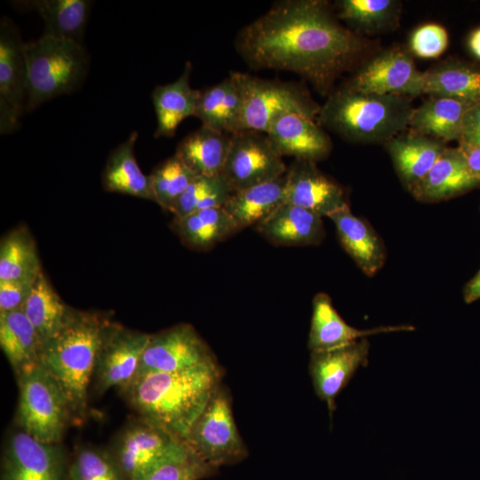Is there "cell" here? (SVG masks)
<instances>
[{"label":"cell","instance_id":"obj_4","mask_svg":"<svg viewBox=\"0 0 480 480\" xmlns=\"http://www.w3.org/2000/svg\"><path fill=\"white\" fill-rule=\"evenodd\" d=\"M411 97L363 92L345 84L328 95L317 122L355 143H386L409 126Z\"/></svg>","mask_w":480,"mask_h":480},{"label":"cell","instance_id":"obj_2","mask_svg":"<svg viewBox=\"0 0 480 480\" xmlns=\"http://www.w3.org/2000/svg\"><path fill=\"white\" fill-rule=\"evenodd\" d=\"M221 375L217 362L212 361L176 372L146 373L120 390L140 419L184 442L220 385Z\"/></svg>","mask_w":480,"mask_h":480},{"label":"cell","instance_id":"obj_37","mask_svg":"<svg viewBox=\"0 0 480 480\" xmlns=\"http://www.w3.org/2000/svg\"><path fill=\"white\" fill-rule=\"evenodd\" d=\"M215 469L183 443L137 480H200Z\"/></svg>","mask_w":480,"mask_h":480},{"label":"cell","instance_id":"obj_27","mask_svg":"<svg viewBox=\"0 0 480 480\" xmlns=\"http://www.w3.org/2000/svg\"><path fill=\"white\" fill-rule=\"evenodd\" d=\"M231 134L202 125L177 146L175 156L199 176L220 175L228 153Z\"/></svg>","mask_w":480,"mask_h":480},{"label":"cell","instance_id":"obj_34","mask_svg":"<svg viewBox=\"0 0 480 480\" xmlns=\"http://www.w3.org/2000/svg\"><path fill=\"white\" fill-rule=\"evenodd\" d=\"M21 308L43 345L61 329L71 311V308L61 300L43 272L34 282Z\"/></svg>","mask_w":480,"mask_h":480},{"label":"cell","instance_id":"obj_13","mask_svg":"<svg viewBox=\"0 0 480 480\" xmlns=\"http://www.w3.org/2000/svg\"><path fill=\"white\" fill-rule=\"evenodd\" d=\"M184 442L141 419L117 435L109 452L128 480H137Z\"/></svg>","mask_w":480,"mask_h":480},{"label":"cell","instance_id":"obj_5","mask_svg":"<svg viewBox=\"0 0 480 480\" xmlns=\"http://www.w3.org/2000/svg\"><path fill=\"white\" fill-rule=\"evenodd\" d=\"M26 110L74 92L88 70V55L82 43L43 35L26 43Z\"/></svg>","mask_w":480,"mask_h":480},{"label":"cell","instance_id":"obj_45","mask_svg":"<svg viewBox=\"0 0 480 480\" xmlns=\"http://www.w3.org/2000/svg\"><path fill=\"white\" fill-rule=\"evenodd\" d=\"M463 299L468 304L480 300V269L464 286Z\"/></svg>","mask_w":480,"mask_h":480},{"label":"cell","instance_id":"obj_21","mask_svg":"<svg viewBox=\"0 0 480 480\" xmlns=\"http://www.w3.org/2000/svg\"><path fill=\"white\" fill-rule=\"evenodd\" d=\"M412 325L380 326L359 330L348 324L334 308L332 299L324 292L317 293L312 301V317L308 346L312 351L332 349L367 336L398 331H412Z\"/></svg>","mask_w":480,"mask_h":480},{"label":"cell","instance_id":"obj_15","mask_svg":"<svg viewBox=\"0 0 480 480\" xmlns=\"http://www.w3.org/2000/svg\"><path fill=\"white\" fill-rule=\"evenodd\" d=\"M150 334L111 322L103 338L93 377L97 389L123 388L134 378Z\"/></svg>","mask_w":480,"mask_h":480},{"label":"cell","instance_id":"obj_18","mask_svg":"<svg viewBox=\"0 0 480 480\" xmlns=\"http://www.w3.org/2000/svg\"><path fill=\"white\" fill-rule=\"evenodd\" d=\"M266 133L282 156L316 163L332 149L329 135L316 120L295 113L276 118Z\"/></svg>","mask_w":480,"mask_h":480},{"label":"cell","instance_id":"obj_12","mask_svg":"<svg viewBox=\"0 0 480 480\" xmlns=\"http://www.w3.org/2000/svg\"><path fill=\"white\" fill-rule=\"evenodd\" d=\"M67 470L60 444L41 442L20 429L6 443L1 480H67Z\"/></svg>","mask_w":480,"mask_h":480},{"label":"cell","instance_id":"obj_22","mask_svg":"<svg viewBox=\"0 0 480 480\" xmlns=\"http://www.w3.org/2000/svg\"><path fill=\"white\" fill-rule=\"evenodd\" d=\"M404 132L384 145L402 185L411 192L427 175L447 146L445 142L429 136L412 131Z\"/></svg>","mask_w":480,"mask_h":480},{"label":"cell","instance_id":"obj_44","mask_svg":"<svg viewBox=\"0 0 480 480\" xmlns=\"http://www.w3.org/2000/svg\"><path fill=\"white\" fill-rule=\"evenodd\" d=\"M458 147L461 150L471 173L480 180V145L460 140Z\"/></svg>","mask_w":480,"mask_h":480},{"label":"cell","instance_id":"obj_1","mask_svg":"<svg viewBox=\"0 0 480 480\" xmlns=\"http://www.w3.org/2000/svg\"><path fill=\"white\" fill-rule=\"evenodd\" d=\"M236 49L253 69L293 72L322 95L367 49L341 25L326 1L283 0L238 33Z\"/></svg>","mask_w":480,"mask_h":480},{"label":"cell","instance_id":"obj_41","mask_svg":"<svg viewBox=\"0 0 480 480\" xmlns=\"http://www.w3.org/2000/svg\"><path fill=\"white\" fill-rule=\"evenodd\" d=\"M448 45V34L444 27L428 23L413 31L410 38V49L421 58H436Z\"/></svg>","mask_w":480,"mask_h":480},{"label":"cell","instance_id":"obj_31","mask_svg":"<svg viewBox=\"0 0 480 480\" xmlns=\"http://www.w3.org/2000/svg\"><path fill=\"white\" fill-rule=\"evenodd\" d=\"M422 94L468 103L480 100V70L455 60L422 72Z\"/></svg>","mask_w":480,"mask_h":480},{"label":"cell","instance_id":"obj_46","mask_svg":"<svg viewBox=\"0 0 480 480\" xmlns=\"http://www.w3.org/2000/svg\"><path fill=\"white\" fill-rule=\"evenodd\" d=\"M468 46L471 52L480 59V28L471 33L468 38Z\"/></svg>","mask_w":480,"mask_h":480},{"label":"cell","instance_id":"obj_28","mask_svg":"<svg viewBox=\"0 0 480 480\" xmlns=\"http://www.w3.org/2000/svg\"><path fill=\"white\" fill-rule=\"evenodd\" d=\"M137 138L138 133L132 132L124 142L111 151L102 173V184L108 191L156 203L150 177L141 172L135 158L134 146Z\"/></svg>","mask_w":480,"mask_h":480},{"label":"cell","instance_id":"obj_6","mask_svg":"<svg viewBox=\"0 0 480 480\" xmlns=\"http://www.w3.org/2000/svg\"><path fill=\"white\" fill-rule=\"evenodd\" d=\"M20 429L47 444H60L73 420L62 388L41 362L17 376Z\"/></svg>","mask_w":480,"mask_h":480},{"label":"cell","instance_id":"obj_43","mask_svg":"<svg viewBox=\"0 0 480 480\" xmlns=\"http://www.w3.org/2000/svg\"><path fill=\"white\" fill-rule=\"evenodd\" d=\"M460 140L480 145V100L471 104L467 110L463 119L462 134Z\"/></svg>","mask_w":480,"mask_h":480},{"label":"cell","instance_id":"obj_14","mask_svg":"<svg viewBox=\"0 0 480 480\" xmlns=\"http://www.w3.org/2000/svg\"><path fill=\"white\" fill-rule=\"evenodd\" d=\"M25 43L12 20L0 23V116L1 132H10L18 124L27 101Z\"/></svg>","mask_w":480,"mask_h":480},{"label":"cell","instance_id":"obj_10","mask_svg":"<svg viewBox=\"0 0 480 480\" xmlns=\"http://www.w3.org/2000/svg\"><path fill=\"white\" fill-rule=\"evenodd\" d=\"M212 361L216 359L196 329L189 324H179L150 334L134 378L185 370Z\"/></svg>","mask_w":480,"mask_h":480},{"label":"cell","instance_id":"obj_23","mask_svg":"<svg viewBox=\"0 0 480 480\" xmlns=\"http://www.w3.org/2000/svg\"><path fill=\"white\" fill-rule=\"evenodd\" d=\"M328 218L334 223L339 240L359 268L372 276L384 266L387 252L383 241L364 219L347 206Z\"/></svg>","mask_w":480,"mask_h":480},{"label":"cell","instance_id":"obj_36","mask_svg":"<svg viewBox=\"0 0 480 480\" xmlns=\"http://www.w3.org/2000/svg\"><path fill=\"white\" fill-rule=\"evenodd\" d=\"M337 16L356 34H375L397 25L401 2L396 0H341Z\"/></svg>","mask_w":480,"mask_h":480},{"label":"cell","instance_id":"obj_19","mask_svg":"<svg viewBox=\"0 0 480 480\" xmlns=\"http://www.w3.org/2000/svg\"><path fill=\"white\" fill-rule=\"evenodd\" d=\"M480 188L459 147L446 148L427 175L411 190L420 203L446 201Z\"/></svg>","mask_w":480,"mask_h":480},{"label":"cell","instance_id":"obj_32","mask_svg":"<svg viewBox=\"0 0 480 480\" xmlns=\"http://www.w3.org/2000/svg\"><path fill=\"white\" fill-rule=\"evenodd\" d=\"M285 174L274 180L231 193L224 209L238 230L257 225L284 202Z\"/></svg>","mask_w":480,"mask_h":480},{"label":"cell","instance_id":"obj_24","mask_svg":"<svg viewBox=\"0 0 480 480\" xmlns=\"http://www.w3.org/2000/svg\"><path fill=\"white\" fill-rule=\"evenodd\" d=\"M192 66L188 61L177 80L158 85L152 93L157 126L155 137H172L185 118L194 116L200 90L190 85Z\"/></svg>","mask_w":480,"mask_h":480},{"label":"cell","instance_id":"obj_42","mask_svg":"<svg viewBox=\"0 0 480 480\" xmlns=\"http://www.w3.org/2000/svg\"><path fill=\"white\" fill-rule=\"evenodd\" d=\"M33 284L0 281V313L21 308L29 294Z\"/></svg>","mask_w":480,"mask_h":480},{"label":"cell","instance_id":"obj_25","mask_svg":"<svg viewBox=\"0 0 480 480\" xmlns=\"http://www.w3.org/2000/svg\"><path fill=\"white\" fill-rule=\"evenodd\" d=\"M0 345L16 376L41 361L43 341L22 308L0 313Z\"/></svg>","mask_w":480,"mask_h":480},{"label":"cell","instance_id":"obj_20","mask_svg":"<svg viewBox=\"0 0 480 480\" xmlns=\"http://www.w3.org/2000/svg\"><path fill=\"white\" fill-rule=\"evenodd\" d=\"M322 218L308 209L284 202L255 227L276 245H317L325 236Z\"/></svg>","mask_w":480,"mask_h":480},{"label":"cell","instance_id":"obj_3","mask_svg":"<svg viewBox=\"0 0 480 480\" xmlns=\"http://www.w3.org/2000/svg\"><path fill=\"white\" fill-rule=\"evenodd\" d=\"M111 322L99 313L71 308L61 329L43 345L40 362L65 393L72 419L79 421L85 414L88 387Z\"/></svg>","mask_w":480,"mask_h":480},{"label":"cell","instance_id":"obj_39","mask_svg":"<svg viewBox=\"0 0 480 480\" xmlns=\"http://www.w3.org/2000/svg\"><path fill=\"white\" fill-rule=\"evenodd\" d=\"M231 193L220 175H197L179 197L171 212L180 218L198 210L223 207Z\"/></svg>","mask_w":480,"mask_h":480},{"label":"cell","instance_id":"obj_35","mask_svg":"<svg viewBox=\"0 0 480 480\" xmlns=\"http://www.w3.org/2000/svg\"><path fill=\"white\" fill-rule=\"evenodd\" d=\"M42 272L35 241L26 228H18L2 239L0 281L32 284Z\"/></svg>","mask_w":480,"mask_h":480},{"label":"cell","instance_id":"obj_9","mask_svg":"<svg viewBox=\"0 0 480 480\" xmlns=\"http://www.w3.org/2000/svg\"><path fill=\"white\" fill-rule=\"evenodd\" d=\"M286 171L267 133L244 130L231 134L220 176L232 193L278 179Z\"/></svg>","mask_w":480,"mask_h":480},{"label":"cell","instance_id":"obj_16","mask_svg":"<svg viewBox=\"0 0 480 480\" xmlns=\"http://www.w3.org/2000/svg\"><path fill=\"white\" fill-rule=\"evenodd\" d=\"M284 202L321 217L349 206L340 184L320 171L316 163L295 159L285 173Z\"/></svg>","mask_w":480,"mask_h":480},{"label":"cell","instance_id":"obj_8","mask_svg":"<svg viewBox=\"0 0 480 480\" xmlns=\"http://www.w3.org/2000/svg\"><path fill=\"white\" fill-rule=\"evenodd\" d=\"M184 443L214 468L238 462L247 456L235 423L230 397L220 385L191 427Z\"/></svg>","mask_w":480,"mask_h":480},{"label":"cell","instance_id":"obj_29","mask_svg":"<svg viewBox=\"0 0 480 480\" xmlns=\"http://www.w3.org/2000/svg\"><path fill=\"white\" fill-rule=\"evenodd\" d=\"M241 113V94L229 75L217 84L200 90L194 116L204 126L232 134L239 132Z\"/></svg>","mask_w":480,"mask_h":480},{"label":"cell","instance_id":"obj_17","mask_svg":"<svg viewBox=\"0 0 480 480\" xmlns=\"http://www.w3.org/2000/svg\"><path fill=\"white\" fill-rule=\"evenodd\" d=\"M370 343L366 338L327 350L312 351L309 374L317 396L327 404L330 414L335 399L359 367L368 365Z\"/></svg>","mask_w":480,"mask_h":480},{"label":"cell","instance_id":"obj_33","mask_svg":"<svg viewBox=\"0 0 480 480\" xmlns=\"http://www.w3.org/2000/svg\"><path fill=\"white\" fill-rule=\"evenodd\" d=\"M36 11L44 22L43 35L82 43L92 2L87 0L19 1L17 5Z\"/></svg>","mask_w":480,"mask_h":480},{"label":"cell","instance_id":"obj_26","mask_svg":"<svg viewBox=\"0 0 480 480\" xmlns=\"http://www.w3.org/2000/svg\"><path fill=\"white\" fill-rule=\"evenodd\" d=\"M457 100L429 97L412 112L411 131L444 142L460 140L465 114L470 105Z\"/></svg>","mask_w":480,"mask_h":480},{"label":"cell","instance_id":"obj_40","mask_svg":"<svg viewBox=\"0 0 480 480\" xmlns=\"http://www.w3.org/2000/svg\"><path fill=\"white\" fill-rule=\"evenodd\" d=\"M67 480H128L111 452L97 447L80 448L68 465Z\"/></svg>","mask_w":480,"mask_h":480},{"label":"cell","instance_id":"obj_38","mask_svg":"<svg viewBox=\"0 0 480 480\" xmlns=\"http://www.w3.org/2000/svg\"><path fill=\"white\" fill-rule=\"evenodd\" d=\"M196 176L175 155L164 160L149 174L156 203L171 212Z\"/></svg>","mask_w":480,"mask_h":480},{"label":"cell","instance_id":"obj_11","mask_svg":"<svg viewBox=\"0 0 480 480\" xmlns=\"http://www.w3.org/2000/svg\"><path fill=\"white\" fill-rule=\"evenodd\" d=\"M346 84L363 92L414 97L422 94V72L407 49L394 46L363 63Z\"/></svg>","mask_w":480,"mask_h":480},{"label":"cell","instance_id":"obj_7","mask_svg":"<svg viewBox=\"0 0 480 480\" xmlns=\"http://www.w3.org/2000/svg\"><path fill=\"white\" fill-rule=\"evenodd\" d=\"M242 98L239 131L267 132L279 116L295 113L316 120L321 106L301 84L233 71Z\"/></svg>","mask_w":480,"mask_h":480},{"label":"cell","instance_id":"obj_30","mask_svg":"<svg viewBox=\"0 0 480 480\" xmlns=\"http://www.w3.org/2000/svg\"><path fill=\"white\" fill-rule=\"evenodd\" d=\"M172 227L184 244L199 251L209 250L239 231L224 207L202 209L184 217H174Z\"/></svg>","mask_w":480,"mask_h":480}]
</instances>
